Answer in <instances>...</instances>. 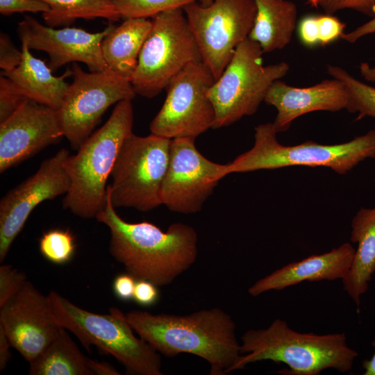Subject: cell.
Masks as SVG:
<instances>
[{"instance_id":"6da1fadb","label":"cell","mask_w":375,"mask_h":375,"mask_svg":"<svg viewBox=\"0 0 375 375\" xmlns=\"http://www.w3.org/2000/svg\"><path fill=\"white\" fill-rule=\"evenodd\" d=\"M115 208L108 186L106 206L95 218L110 230L111 256L136 280L167 285L194 263L198 238L194 228L178 222L163 231L148 222L129 223Z\"/></svg>"},{"instance_id":"7a4b0ae2","label":"cell","mask_w":375,"mask_h":375,"mask_svg":"<svg viewBox=\"0 0 375 375\" xmlns=\"http://www.w3.org/2000/svg\"><path fill=\"white\" fill-rule=\"evenodd\" d=\"M126 319L141 338L167 357L190 353L207 361L210 374L232 372L240 356L231 316L219 308L189 315L151 314L131 310Z\"/></svg>"},{"instance_id":"3957f363","label":"cell","mask_w":375,"mask_h":375,"mask_svg":"<svg viewBox=\"0 0 375 375\" xmlns=\"http://www.w3.org/2000/svg\"><path fill=\"white\" fill-rule=\"evenodd\" d=\"M358 353L348 347L346 335L299 333L276 319L266 328L251 329L241 337L240 356L232 372L251 362L285 363L286 374L317 375L326 369L349 372Z\"/></svg>"},{"instance_id":"277c9868","label":"cell","mask_w":375,"mask_h":375,"mask_svg":"<svg viewBox=\"0 0 375 375\" xmlns=\"http://www.w3.org/2000/svg\"><path fill=\"white\" fill-rule=\"evenodd\" d=\"M133 110L131 99L117 103L106 122L69 155L64 167L69 188L62 201L65 209L85 219L96 217L106 206V183L120 149L132 133Z\"/></svg>"},{"instance_id":"5b68a950","label":"cell","mask_w":375,"mask_h":375,"mask_svg":"<svg viewBox=\"0 0 375 375\" xmlns=\"http://www.w3.org/2000/svg\"><path fill=\"white\" fill-rule=\"evenodd\" d=\"M58 324L72 333L89 351L91 345L115 358L127 372L161 375L160 353L137 337L126 314L111 308L110 314H98L77 306L55 291L47 295Z\"/></svg>"},{"instance_id":"8992f818","label":"cell","mask_w":375,"mask_h":375,"mask_svg":"<svg viewBox=\"0 0 375 375\" xmlns=\"http://www.w3.org/2000/svg\"><path fill=\"white\" fill-rule=\"evenodd\" d=\"M273 123L255 128L254 144L228 163V173H244L291 166L325 167L345 174L367 158H375V130L337 144L306 141L294 146L281 144Z\"/></svg>"},{"instance_id":"52a82bcc","label":"cell","mask_w":375,"mask_h":375,"mask_svg":"<svg viewBox=\"0 0 375 375\" xmlns=\"http://www.w3.org/2000/svg\"><path fill=\"white\" fill-rule=\"evenodd\" d=\"M263 53L260 46L249 38L237 47L208 93L215 114L212 128L228 126L254 114L272 84L288 74L290 65L286 62L264 66Z\"/></svg>"},{"instance_id":"ba28073f","label":"cell","mask_w":375,"mask_h":375,"mask_svg":"<svg viewBox=\"0 0 375 375\" xmlns=\"http://www.w3.org/2000/svg\"><path fill=\"white\" fill-rule=\"evenodd\" d=\"M152 28L131 78L136 94L153 98L189 64L202 61L183 8L152 17Z\"/></svg>"},{"instance_id":"9c48e42d","label":"cell","mask_w":375,"mask_h":375,"mask_svg":"<svg viewBox=\"0 0 375 375\" xmlns=\"http://www.w3.org/2000/svg\"><path fill=\"white\" fill-rule=\"evenodd\" d=\"M171 140L151 133H131L118 153L108 185L115 208L147 212L162 205L160 192L169 158Z\"/></svg>"},{"instance_id":"30bf717a","label":"cell","mask_w":375,"mask_h":375,"mask_svg":"<svg viewBox=\"0 0 375 375\" xmlns=\"http://www.w3.org/2000/svg\"><path fill=\"white\" fill-rule=\"evenodd\" d=\"M201 60L215 80L229 63L237 47L249 38L256 15L254 0L199 1L183 8Z\"/></svg>"},{"instance_id":"8fae6325","label":"cell","mask_w":375,"mask_h":375,"mask_svg":"<svg viewBox=\"0 0 375 375\" xmlns=\"http://www.w3.org/2000/svg\"><path fill=\"white\" fill-rule=\"evenodd\" d=\"M72 69L73 81L56 112L63 136L77 151L110 106L136 93L130 80L112 72H86L76 62Z\"/></svg>"},{"instance_id":"7c38bea8","label":"cell","mask_w":375,"mask_h":375,"mask_svg":"<svg viewBox=\"0 0 375 375\" xmlns=\"http://www.w3.org/2000/svg\"><path fill=\"white\" fill-rule=\"evenodd\" d=\"M215 81L202 61L187 65L166 87L167 97L150 124L151 133L170 140L195 139L212 128L215 114L208 93Z\"/></svg>"},{"instance_id":"4fadbf2b","label":"cell","mask_w":375,"mask_h":375,"mask_svg":"<svg viewBox=\"0 0 375 375\" xmlns=\"http://www.w3.org/2000/svg\"><path fill=\"white\" fill-rule=\"evenodd\" d=\"M194 140H171L160 198L162 204L173 212L192 214L200 211L219 181L229 174L228 164L206 158L197 150Z\"/></svg>"},{"instance_id":"5bb4252c","label":"cell","mask_w":375,"mask_h":375,"mask_svg":"<svg viewBox=\"0 0 375 375\" xmlns=\"http://www.w3.org/2000/svg\"><path fill=\"white\" fill-rule=\"evenodd\" d=\"M69 155L61 149L44 160L38 170L10 190L0 202V262L6 257L33 210L46 200L65 194L69 179L64 167Z\"/></svg>"},{"instance_id":"9a60e30c","label":"cell","mask_w":375,"mask_h":375,"mask_svg":"<svg viewBox=\"0 0 375 375\" xmlns=\"http://www.w3.org/2000/svg\"><path fill=\"white\" fill-rule=\"evenodd\" d=\"M0 327L12 347L28 362L46 349L62 328L52 315L47 295L28 281L0 307Z\"/></svg>"},{"instance_id":"2e32d148","label":"cell","mask_w":375,"mask_h":375,"mask_svg":"<svg viewBox=\"0 0 375 375\" xmlns=\"http://www.w3.org/2000/svg\"><path fill=\"white\" fill-rule=\"evenodd\" d=\"M113 26L92 33L74 27L54 28L25 15L17 30L21 42L30 49L47 53L52 71L69 62H81L91 72H110L103 57L101 42Z\"/></svg>"},{"instance_id":"e0dca14e","label":"cell","mask_w":375,"mask_h":375,"mask_svg":"<svg viewBox=\"0 0 375 375\" xmlns=\"http://www.w3.org/2000/svg\"><path fill=\"white\" fill-rule=\"evenodd\" d=\"M63 136L56 110L28 99L0 123V172Z\"/></svg>"},{"instance_id":"ac0fdd59","label":"cell","mask_w":375,"mask_h":375,"mask_svg":"<svg viewBox=\"0 0 375 375\" xmlns=\"http://www.w3.org/2000/svg\"><path fill=\"white\" fill-rule=\"evenodd\" d=\"M348 100L344 85L333 78L307 88H296L276 80L268 90L264 101L276 109L273 124L276 133H281L287 131L297 117L308 112L346 109Z\"/></svg>"},{"instance_id":"d6986e66","label":"cell","mask_w":375,"mask_h":375,"mask_svg":"<svg viewBox=\"0 0 375 375\" xmlns=\"http://www.w3.org/2000/svg\"><path fill=\"white\" fill-rule=\"evenodd\" d=\"M356 249L348 243L319 255L293 262L259 279L248 292L257 297L270 290H281L304 281L342 279L350 269Z\"/></svg>"},{"instance_id":"ffe728a7","label":"cell","mask_w":375,"mask_h":375,"mask_svg":"<svg viewBox=\"0 0 375 375\" xmlns=\"http://www.w3.org/2000/svg\"><path fill=\"white\" fill-rule=\"evenodd\" d=\"M22 52L19 65L1 74L11 79L29 99L58 110L69 85L65 78L72 76V69L55 76L49 65L34 57L24 42H22Z\"/></svg>"},{"instance_id":"44dd1931","label":"cell","mask_w":375,"mask_h":375,"mask_svg":"<svg viewBox=\"0 0 375 375\" xmlns=\"http://www.w3.org/2000/svg\"><path fill=\"white\" fill-rule=\"evenodd\" d=\"M351 241L358 244L352 265L342 279L344 290L356 304L368 289L375 272V207L361 208L351 222Z\"/></svg>"},{"instance_id":"7402d4cb","label":"cell","mask_w":375,"mask_h":375,"mask_svg":"<svg viewBox=\"0 0 375 375\" xmlns=\"http://www.w3.org/2000/svg\"><path fill=\"white\" fill-rule=\"evenodd\" d=\"M151 28L148 18H127L113 26L101 42L103 57L111 72L131 81Z\"/></svg>"},{"instance_id":"603a6c76","label":"cell","mask_w":375,"mask_h":375,"mask_svg":"<svg viewBox=\"0 0 375 375\" xmlns=\"http://www.w3.org/2000/svg\"><path fill=\"white\" fill-rule=\"evenodd\" d=\"M256 15L249 35L263 53L285 48L291 41L296 27L297 7L288 0H254Z\"/></svg>"},{"instance_id":"cb8c5ba5","label":"cell","mask_w":375,"mask_h":375,"mask_svg":"<svg viewBox=\"0 0 375 375\" xmlns=\"http://www.w3.org/2000/svg\"><path fill=\"white\" fill-rule=\"evenodd\" d=\"M94 362L84 356L62 327L56 338L29 362V374L94 375Z\"/></svg>"},{"instance_id":"d4e9b609","label":"cell","mask_w":375,"mask_h":375,"mask_svg":"<svg viewBox=\"0 0 375 375\" xmlns=\"http://www.w3.org/2000/svg\"><path fill=\"white\" fill-rule=\"evenodd\" d=\"M50 8L42 13L47 26L55 27L73 23L78 19H106L117 22L122 18L111 0H40Z\"/></svg>"},{"instance_id":"484cf974","label":"cell","mask_w":375,"mask_h":375,"mask_svg":"<svg viewBox=\"0 0 375 375\" xmlns=\"http://www.w3.org/2000/svg\"><path fill=\"white\" fill-rule=\"evenodd\" d=\"M328 73L341 81L346 88L349 100L347 110L351 113L357 112L356 120L365 117H375V88L353 77L344 69L328 65Z\"/></svg>"},{"instance_id":"4316f807","label":"cell","mask_w":375,"mask_h":375,"mask_svg":"<svg viewBox=\"0 0 375 375\" xmlns=\"http://www.w3.org/2000/svg\"><path fill=\"white\" fill-rule=\"evenodd\" d=\"M201 0H111L122 18L153 17L162 12L183 8Z\"/></svg>"},{"instance_id":"83f0119b","label":"cell","mask_w":375,"mask_h":375,"mask_svg":"<svg viewBox=\"0 0 375 375\" xmlns=\"http://www.w3.org/2000/svg\"><path fill=\"white\" fill-rule=\"evenodd\" d=\"M41 254L49 262L63 265L74 256L75 239L69 230L53 229L44 233L40 239Z\"/></svg>"},{"instance_id":"f1b7e54d","label":"cell","mask_w":375,"mask_h":375,"mask_svg":"<svg viewBox=\"0 0 375 375\" xmlns=\"http://www.w3.org/2000/svg\"><path fill=\"white\" fill-rule=\"evenodd\" d=\"M29 99L9 78L0 76V123L9 117Z\"/></svg>"},{"instance_id":"f546056e","label":"cell","mask_w":375,"mask_h":375,"mask_svg":"<svg viewBox=\"0 0 375 375\" xmlns=\"http://www.w3.org/2000/svg\"><path fill=\"white\" fill-rule=\"evenodd\" d=\"M310 6L321 8L324 13L333 15L338 11L350 9L371 18L375 17V0H306Z\"/></svg>"},{"instance_id":"4dcf8cb0","label":"cell","mask_w":375,"mask_h":375,"mask_svg":"<svg viewBox=\"0 0 375 375\" xmlns=\"http://www.w3.org/2000/svg\"><path fill=\"white\" fill-rule=\"evenodd\" d=\"M24 273L10 265L0 266V307L8 301L26 281Z\"/></svg>"},{"instance_id":"1f68e13d","label":"cell","mask_w":375,"mask_h":375,"mask_svg":"<svg viewBox=\"0 0 375 375\" xmlns=\"http://www.w3.org/2000/svg\"><path fill=\"white\" fill-rule=\"evenodd\" d=\"M319 45L326 46L342 38L345 24L333 15H317Z\"/></svg>"},{"instance_id":"d6a6232c","label":"cell","mask_w":375,"mask_h":375,"mask_svg":"<svg viewBox=\"0 0 375 375\" xmlns=\"http://www.w3.org/2000/svg\"><path fill=\"white\" fill-rule=\"evenodd\" d=\"M49 10V6L40 0H0L1 15L24 12L44 13Z\"/></svg>"},{"instance_id":"836d02e7","label":"cell","mask_w":375,"mask_h":375,"mask_svg":"<svg viewBox=\"0 0 375 375\" xmlns=\"http://www.w3.org/2000/svg\"><path fill=\"white\" fill-rule=\"evenodd\" d=\"M300 42L307 47L319 45L317 15H308L301 19L298 25Z\"/></svg>"},{"instance_id":"e575fe53","label":"cell","mask_w":375,"mask_h":375,"mask_svg":"<svg viewBox=\"0 0 375 375\" xmlns=\"http://www.w3.org/2000/svg\"><path fill=\"white\" fill-rule=\"evenodd\" d=\"M22 56L19 51L11 42L8 36L1 33L0 36V67L3 71L11 70L19 65Z\"/></svg>"},{"instance_id":"d590c367","label":"cell","mask_w":375,"mask_h":375,"mask_svg":"<svg viewBox=\"0 0 375 375\" xmlns=\"http://www.w3.org/2000/svg\"><path fill=\"white\" fill-rule=\"evenodd\" d=\"M158 286L147 280H137L133 298L135 303L142 306H151L158 300Z\"/></svg>"},{"instance_id":"8d00e7d4","label":"cell","mask_w":375,"mask_h":375,"mask_svg":"<svg viewBox=\"0 0 375 375\" xmlns=\"http://www.w3.org/2000/svg\"><path fill=\"white\" fill-rule=\"evenodd\" d=\"M136 281L137 280L128 273L117 276L112 283L114 294L122 301L133 299Z\"/></svg>"},{"instance_id":"74e56055","label":"cell","mask_w":375,"mask_h":375,"mask_svg":"<svg viewBox=\"0 0 375 375\" xmlns=\"http://www.w3.org/2000/svg\"><path fill=\"white\" fill-rule=\"evenodd\" d=\"M373 33H375V17L352 31L344 33L342 38L349 43H353L362 37Z\"/></svg>"},{"instance_id":"f35d334b","label":"cell","mask_w":375,"mask_h":375,"mask_svg":"<svg viewBox=\"0 0 375 375\" xmlns=\"http://www.w3.org/2000/svg\"><path fill=\"white\" fill-rule=\"evenodd\" d=\"M10 342L3 329L0 327V371L3 370L11 359Z\"/></svg>"},{"instance_id":"ab89813d","label":"cell","mask_w":375,"mask_h":375,"mask_svg":"<svg viewBox=\"0 0 375 375\" xmlns=\"http://www.w3.org/2000/svg\"><path fill=\"white\" fill-rule=\"evenodd\" d=\"M361 76L369 82L375 83V65L371 66L367 62H361L359 65Z\"/></svg>"},{"instance_id":"60d3db41","label":"cell","mask_w":375,"mask_h":375,"mask_svg":"<svg viewBox=\"0 0 375 375\" xmlns=\"http://www.w3.org/2000/svg\"><path fill=\"white\" fill-rule=\"evenodd\" d=\"M372 344L375 347V340L372 342ZM362 367L365 369L363 374L375 375V352L371 359L363 361Z\"/></svg>"},{"instance_id":"b9f144b4","label":"cell","mask_w":375,"mask_h":375,"mask_svg":"<svg viewBox=\"0 0 375 375\" xmlns=\"http://www.w3.org/2000/svg\"><path fill=\"white\" fill-rule=\"evenodd\" d=\"M212 2V0H201L199 1L201 5H202L203 6H207L210 5Z\"/></svg>"}]
</instances>
